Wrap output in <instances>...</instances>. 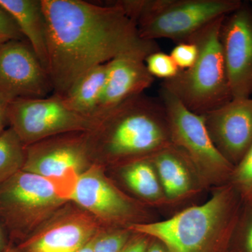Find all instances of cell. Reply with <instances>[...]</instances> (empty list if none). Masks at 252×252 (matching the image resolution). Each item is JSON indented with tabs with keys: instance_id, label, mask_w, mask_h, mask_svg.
Returning a JSON list of instances; mask_svg holds the SVG:
<instances>
[{
	"instance_id": "obj_4",
	"label": "cell",
	"mask_w": 252,
	"mask_h": 252,
	"mask_svg": "<svg viewBox=\"0 0 252 252\" xmlns=\"http://www.w3.org/2000/svg\"><path fill=\"white\" fill-rule=\"evenodd\" d=\"M225 16L187 39L198 46L196 61L172 79L162 81L160 86L198 115L211 112L233 99L220 41V28Z\"/></svg>"
},
{
	"instance_id": "obj_20",
	"label": "cell",
	"mask_w": 252,
	"mask_h": 252,
	"mask_svg": "<svg viewBox=\"0 0 252 252\" xmlns=\"http://www.w3.org/2000/svg\"><path fill=\"white\" fill-rule=\"evenodd\" d=\"M26 147L11 127L0 133V185L22 170Z\"/></svg>"
},
{
	"instance_id": "obj_32",
	"label": "cell",
	"mask_w": 252,
	"mask_h": 252,
	"mask_svg": "<svg viewBox=\"0 0 252 252\" xmlns=\"http://www.w3.org/2000/svg\"><path fill=\"white\" fill-rule=\"evenodd\" d=\"M4 252H20L18 251L17 248H16V245H12V244L10 243L9 246L7 247V248L5 250Z\"/></svg>"
},
{
	"instance_id": "obj_30",
	"label": "cell",
	"mask_w": 252,
	"mask_h": 252,
	"mask_svg": "<svg viewBox=\"0 0 252 252\" xmlns=\"http://www.w3.org/2000/svg\"><path fill=\"white\" fill-rule=\"evenodd\" d=\"M245 248L248 252H252V224L248 229L245 240Z\"/></svg>"
},
{
	"instance_id": "obj_6",
	"label": "cell",
	"mask_w": 252,
	"mask_h": 252,
	"mask_svg": "<svg viewBox=\"0 0 252 252\" xmlns=\"http://www.w3.org/2000/svg\"><path fill=\"white\" fill-rule=\"evenodd\" d=\"M69 202L54 182L21 170L0 185V223L17 245Z\"/></svg>"
},
{
	"instance_id": "obj_19",
	"label": "cell",
	"mask_w": 252,
	"mask_h": 252,
	"mask_svg": "<svg viewBox=\"0 0 252 252\" xmlns=\"http://www.w3.org/2000/svg\"><path fill=\"white\" fill-rule=\"evenodd\" d=\"M122 171L123 180L134 193L149 201L161 200L163 190L150 158L125 162Z\"/></svg>"
},
{
	"instance_id": "obj_21",
	"label": "cell",
	"mask_w": 252,
	"mask_h": 252,
	"mask_svg": "<svg viewBox=\"0 0 252 252\" xmlns=\"http://www.w3.org/2000/svg\"><path fill=\"white\" fill-rule=\"evenodd\" d=\"M133 234L128 228H104L94 238V252H121Z\"/></svg>"
},
{
	"instance_id": "obj_27",
	"label": "cell",
	"mask_w": 252,
	"mask_h": 252,
	"mask_svg": "<svg viewBox=\"0 0 252 252\" xmlns=\"http://www.w3.org/2000/svg\"><path fill=\"white\" fill-rule=\"evenodd\" d=\"M8 104L0 100V130L6 129V126L9 125L7 117Z\"/></svg>"
},
{
	"instance_id": "obj_23",
	"label": "cell",
	"mask_w": 252,
	"mask_h": 252,
	"mask_svg": "<svg viewBox=\"0 0 252 252\" xmlns=\"http://www.w3.org/2000/svg\"><path fill=\"white\" fill-rule=\"evenodd\" d=\"M170 55L179 69L185 70L191 67L196 61L198 46L193 41H183L177 44Z\"/></svg>"
},
{
	"instance_id": "obj_17",
	"label": "cell",
	"mask_w": 252,
	"mask_h": 252,
	"mask_svg": "<svg viewBox=\"0 0 252 252\" xmlns=\"http://www.w3.org/2000/svg\"><path fill=\"white\" fill-rule=\"evenodd\" d=\"M149 158L167 198L177 200L192 191L193 179L189 171L193 168L179 149L172 144Z\"/></svg>"
},
{
	"instance_id": "obj_1",
	"label": "cell",
	"mask_w": 252,
	"mask_h": 252,
	"mask_svg": "<svg viewBox=\"0 0 252 252\" xmlns=\"http://www.w3.org/2000/svg\"><path fill=\"white\" fill-rule=\"evenodd\" d=\"M41 1L47 26L48 74L59 97L91 69L120 55L160 51L157 41L140 37L135 23L117 1Z\"/></svg>"
},
{
	"instance_id": "obj_14",
	"label": "cell",
	"mask_w": 252,
	"mask_h": 252,
	"mask_svg": "<svg viewBox=\"0 0 252 252\" xmlns=\"http://www.w3.org/2000/svg\"><path fill=\"white\" fill-rule=\"evenodd\" d=\"M203 117L220 153L230 162L240 161L252 144V97L233 98Z\"/></svg>"
},
{
	"instance_id": "obj_18",
	"label": "cell",
	"mask_w": 252,
	"mask_h": 252,
	"mask_svg": "<svg viewBox=\"0 0 252 252\" xmlns=\"http://www.w3.org/2000/svg\"><path fill=\"white\" fill-rule=\"evenodd\" d=\"M107 74V63L91 69L78 79L62 97L64 103L77 114L95 119Z\"/></svg>"
},
{
	"instance_id": "obj_11",
	"label": "cell",
	"mask_w": 252,
	"mask_h": 252,
	"mask_svg": "<svg viewBox=\"0 0 252 252\" xmlns=\"http://www.w3.org/2000/svg\"><path fill=\"white\" fill-rule=\"evenodd\" d=\"M103 228L89 212L68 202L16 247L20 252H77Z\"/></svg>"
},
{
	"instance_id": "obj_9",
	"label": "cell",
	"mask_w": 252,
	"mask_h": 252,
	"mask_svg": "<svg viewBox=\"0 0 252 252\" xmlns=\"http://www.w3.org/2000/svg\"><path fill=\"white\" fill-rule=\"evenodd\" d=\"M11 127L25 147L49 137L74 132H92L97 120L69 108L62 97L21 99L8 104Z\"/></svg>"
},
{
	"instance_id": "obj_26",
	"label": "cell",
	"mask_w": 252,
	"mask_h": 252,
	"mask_svg": "<svg viewBox=\"0 0 252 252\" xmlns=\"http://www.w3.org/2000/svg\"><path fill=\"white\" fill-rule=\"evenodd\" d=\"M151 240L147 235L134 233L121 252H146Z\"/></svg>"
},
{
	"instance_id": "obj_10",
	"label": "cell",
	"mask_w": 252,
	"mask_h": 252,
	"mask_svg": "<svg viewBox=\"0 0 252 252\" xmlns=\"http://www.w3.org/2000/svg\"><path fill=\"white\" fill-rule=\"evenodd\" d=\"M103 164L94 162L78 177L68 196L94 217L104 228H128L139 223L137 204L122 193L104 174Z\"/></svg>"
},
{
	"instance_id": "obj_16",
	"label": "cell",
	"mask_w": 252,
	"mask_h": 252,
	"mask_svg": "<svg viewBox=\"0 0 252 252\" xmlns=\"http://www.w3.org/2000/svg\"><path fill=\"white\" fill-rule=\"evenodd\" d=\"M48 72L47 26L41 0H0Z\"/></svg>"
},
{
	"instance_id": "obj_29",
	"label": "cell",
	"mask_w": 252,
	"mask_h": 252,
	"mask_svg": "<svg viewBox=\"0 0 252 252\" xmlns=\"http://www.w3.org/2000/svg\"><path fill=\"white\" fill-rule=\"evenodd\" d=\"M9 244L10 242L7 235H6L2 225L0 223V252H4L9 246Z\"/></svg>"
},
{
	"instance_id": "obj_12",
	"label": "cell",
	"mask_w": 252,
	"mask_h": 252,
	"mask_svg": "<svg viewBox=\"0 0 252 252\" xmlns=\"http://www.w3.org/2000/svg\"><path fill=\"white\" fill-rule=\"evenodd\" d=\"M53 91L49 74L27 41L0 44V100L42 98Z\"/></svg>"
},
{
	"instance_id": "obj_28",
	"label": "cell",
	"mask_w": 252,
	"mask_h": 252,
	"mask_svg": "<svg viewBox=\"0 0 252 252\" xmlns=\"http://www.w3.org/2000/svg\"><path fill=\"white\" fill-rule=\"evenodd\" d=\"M146 252H170L164 244L159 240L152 238Z\"/></svg>"
},
{
	"instance_id": "obj_25",
	"label": "cell",
	"mask_w": 252,
	"mask_h": 252,
	"mask_svg": "<svg viewBox=\"0 0 252 252\" xmlns=\"http://www.w3.org/2000/svg\"><path fill=\"white\" fill-rule=\"evenodd\" d=\"M11 41H26L13 16L0 5V44Z\"/></svg>"
},
{
	"instance_id": "obj_34",
	"label": "cell",
	"mask_w": 252,
	"mask_h": 252,
	"mask_svg": "<svg viewBox=\"0 0 252 252\" xmlns=\"http://www.w3.org/2000/svg\"><path fill=\"white\" fill-rule=\"evenodd\" d=\"M251 2H252V1H251Z\"/></svg>"
},
{
	"instance_id": "obj_8",
	"label": "cell",
	"mask_w": 252,
	"mask_h": 252,
	"mask_svg": "<svg viewBox=\"0 0 252 252\" xmlns=\"http://www.w3.org/2000/svg\"><path fill=\"white\" fill-rule=\"evenodd\" d=\"M94 162L89 132H69L26 147L22 170L51 180L68 200L78 177Z\"/></svg>"
},
{
	"instance_id": "obj_3",
	"label": "cell",
	"mask_w": 252,
	"mask_h": 252,
	"mask_svg": "<svg viewBox=\"0 0 252 252\" xmlns=\"http://www.w3.org/2000/svg\"><path fill=\"white\" fill-rule=\"evenodd\" d=\"M230 209L231 193L223 188L206 203L186 209L168 220L141 222L128 228L159 240L170 252H225Z\"/></svg>"
},
{
	"instance_id": "obj_24",
	"label": "cell",
	"mask_w": 252,
	"mask_h": 252,
	"mask_svg": "<svg viewBox=\"0 0 252 252\" xmlns=\"http://www.w3.org/2000/svg\"><path fill=\"white\" fill-rule=\"evenodd\" d=\"M234 179L245 193L252 195V144L238 162L235 170Z\"/></svg>"
},
{
	"instance_id": "obj_13",
	"label": "cell",
	"mask_w": 252,
	"mask_h": 252,
	"mask_svg": "<svg viewBox=\"0 0 252 252\" xmlns=\"http://www.w3.org/2000/svg\"><path fill=\"white\" fill-rule=\"evenodd\" d=\"M220 36L232 97H252V3L225 16Z\"/></svg>"
},
{
	"instance_id": "obj_22",
	"label": "cell",
	"mask_w": 252,
	"mask_h": 252,
	"mask_svg": "<svg viewBox=\"0 0 252 252\" xmlns=\"http://www.w3.org/2000/svg\"><path fill=\"white\" fill-rule=\"evenodd\" d=\"M145 64L152 77L162 81L172 79L180 71L170 55L162 52L160 50L149 55L145 59Z\"/></svg>"
},
{
	"instance_id": "obj_33",
	"label": "cell",
	"mask_w": 252,
	"mask_h": 252,
	"mask_svg": "<svg viewBox=\"0 0 252 252\" xmlns=\"http://www.w3.org/2000/svg\"><path fill=\"white\" fill-rule=\"evenodd\" d=\"M3 130H0V133H1V132H2Z\"/></svg>"
},
{
	"instance_id": "obj_2",
	"label": "cell",
	"mask_w": 252,
	"mask_h": 252,
	"mask_svg": "<svg viewBox=\"0 0 252 252\" xmlns=\"http://www.w3.org/2000/svg\"><path fill=\"white\" fill-rule=\"evenodd\" d=\"M89 135L95 161L102 164L152 157L172 145L163 104L144 94L105 113Z\"/></svg>"
},
{
	"instance_id": "obj_31",
	"label": "cell",
	"mask_w": 252,
	"mask_h": 252,
	"mask_svg": "<svg viewBox=\"0 0 252 252\" xmlns=\"http://www.w3.org/2000/svg\"><path fill=\"white\" fill-rule=\"evenodd\" d=\"M95 237L77 252H94V242Z\"/></svg>"
},
{
	"instance_id": "obj_5",
	"label": "cell",
	"mask_w": 252,
	"mask_h": 252,
	"mask_svg": "<svg viewBox=\"0 0 252 252\" xmlns=\"http://www.w3.org/2000/svg\"><path fill=\"white\" fill-rule=\"evenodd\" d=\"M146 40L169 39L177 44L238 9L240 0L117 1Z\"/></svg>"
},
{
	"instance_id": "obj_7",
	"label": "cell",
	"mask_w": 252,
	"mask_h": 252,
	"mask_svg": "<svg viewBox=\"0 0 252 252\" xmlns=\"http://www.w3.org/2000/svg\"><path fill=\"white\" fill-rule=\"evenodd\" d=\"M158 97L166 112L172 145L185 155L203 182L214 185L223 180L231 170V162L214 143L203 116L190 112L162 87Z\"/></svg>"
},
{
	"instance_id": "obj_15",
	"label": "cell",
	"mask_w": 252,
	"mask_h": 252,
	"mask_svg": "<svg viewBox=\"0 0 252 252\" xmlns=\"http://www.w3.org/2000/svg\"><path fill=\"white\" fill-rule=\"evenodd\" d=\"M151 54L132 51L107 63V78L96 120L123 102L144 94L152 85L155 78L151 75L145 64V59Z\"/></svg>"
}]
</instances>
